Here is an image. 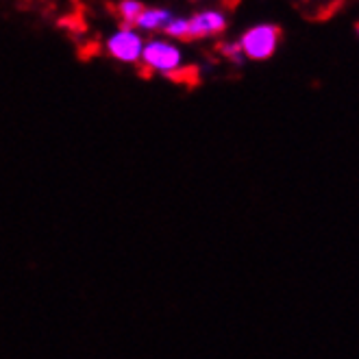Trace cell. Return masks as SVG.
Listing matches in <instances>:
<instances>
[{"label":"cell","mask_w":359,"mask_h":359,"mask_svg":"<svg viewBox=\"0 0 359 359\" xmlns=\"http://www.w3.org/2000/svg\"><path fill=\"white\" fill-rule=\"evenodd\" d=\"M226 29V15L216 9H205L194 13L192 18H179L175 20L165 29V35L170 39H205V37H214L220 35Z\"/></svg>","instance_id":"1"},{"label":"cell","mask_w":359,"mask_h":359,"mask_svg":"<svg viewBox=\"0 0 359 359\" xmlns=\"http://www.w3.org/2000/svg\"><path fill=\"white\" fill-rule=\"evenodd\" d=\"M181 63H183L181 50L172 44L170 39H151L149 44L144 46L142 66L149 72L181 79V74H185Z\"/></svg>","instance_id":"2"},{"label":"cell","mask_w":359,"mask_h":359,"mask_svg":"<svg viewBox=\"0 0 359 359\" xmlns=\"http://www.w3.org/2000/svg\"><path fill=\"white\" fill-rule=\"evenodd\" d=\"M279 39H281L279 27H274V25H257V27L248 29L242 35L240 46H242L246 59L264 61V59L274 55V50H277V46H279Z\"/></svg>","instance_id":"3"},{"label":"cell","mask_w":359,"mask_h":359,"mask_svg":"<svg viewBox=\"0 0 359 359\" xmlns=\"http://www.w3.org/2000/svg\"><path fill=\"white\" fill-rule=\"evenodd\" d=\"M144 46L140 31L133 27H122L107 39V53L122 63H140Z\"/></svg>","instance_id":"4"},{"label":"cell","mask_w":359,"mask_h":359,"mask_svg":"<svg viewBox=\"0 0 359 359\" xmlns=\"http://www.w3.org/2000/svg\"><path fill=\"white\" fill-rule=\"evenodd\" d=\"M175 20V15L168 11V9H159V7H146L144 13L140 15L135 29L137 31H146V33H157V31H163L168 29Z\"/></svg>","instance_id":"5"},{"label":"cell","mask_w":359,"mask_h":359,"mask_svg":"<svg viewBox=\"0 0 359 359\" xmlns=\"http://www.w3.org/2000/svg\"><path fill=\"white\" fill-rule=\"evenodd\" d=\"M144 5L140 3V0H120V3L116 5V13L120 18L122 27H133L137 25L140 15L144 13Z\"/></svg>","instance_id":"6"},{"label":"cell","mask_w":359,"mask_h":359,"mask_svg":"<svg viewBox=\"0 0 359 359\" xmlns=\"http://www.w3.org/2000/svg\"><path fill=\"white\" fill-rule=\"evenodd\" d=\"M220 53H222V57H226L229 61H233V63H240L242 59H246L240 41H224V44L220 46Z\"/></svg>","instance_id":"7"}]
</instances>
